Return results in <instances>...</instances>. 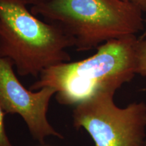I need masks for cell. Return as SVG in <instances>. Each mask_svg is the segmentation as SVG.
<instances>
[{
	"label": "cell",
	"mask_w": 146,
	"mask_h": 146,
	"mask_svg": "<svg viewBox=\"0 0 146 146\" xmlns=\"http://www.w3.org/2000/svg\"><path fill=\"white\" fill-rule=\"evenodd\" d=\"M114 94L102 93L76 105L73 126L85 129L96 146H143L146 104L133 102L122 108L115 104Z\"/></svg>",
	"instance_id": "obj_4"
},
{
	"label": "cell",
	"mask_w": 146,
	"mask_h": 146,
	"mask_svg": "<svg viewBox=\"0 0 146 146\" xmlns=\"http://www.w3.org/2000/svg\"><path fill=\"white\" fill-rule=\"evenodd\" d=\"M146 37V20L145 21V29H144V31H143V33L142 35L140 36V39H143V38H145Z\"/></svg>",
	"instance_id": "obj_10"
},
{
	"label": "cell",
	"mask_w": 146,
	"mask_h": 146,
	"mask_svg": "<svg viewBox=\"0 0 146 146\" xmlns=\"http://www.w3.org/2000/svg\"><path fill=\"white\" fill-rule=\"evenodd\" d=\"M143 146H146V138L145 139V141H144V142H143Z\"/></svg>",
	"instance_id": "obj_11"
},
{
	"label": "cell",
	"mask_w": 146,
	"mask_h": 146,
	"mask_svg": "<svg viewBox=\"0 0 146 146\" xmlns=\"http://www.w3.org/2000/svg\"><path fill=\"white\" fill-rule=\"evenodd\" d=\"M6 114L0 104V146H14L5 132L4 116Z\"/></svg>",
	"instance_id": "obj_7"
},
{
	"label": "cell",
	"mask_w": 146,
	"mask_h": 146,
	"mask_svg": "<svg viewBox=\"0 0 146 146\" xmlns=\"http://www.w3.org/2000/svg\"><path fill=\"white\" fill-rule=\"evenodd\" d=\"M135 35L106 42L86 59L63 62L45 69L29 87L56 90V101L64 106H74L102 93H116L133 79L135 72L134 44Z\"/></svg>",
	"instance_id": "obj_1"
},
{
	"label": "cell",
	"mask_w": 146,
	"mask_h": 146,
	"mask_svg": "<svg viewBox=\"0 0 146 146\" xmlns=\"http://www.w3.org/2000/svg\"><path fill=\"white\" fill-rule=\"evenodd\" d=\"M31 12L60 27L78 52L145 29L142 10L123 0H47L32 6Z\"/></svg>",
	"instance_id": "obj_2"
},
{
	"label": "cell",
	"mask_w": 146,
	"mask_h": 146,
	"mask_svg": "<svg viewBox=\"0 0 146 146\" xmlns=\"http://www.w3.org/2000/svg\"><path fill=\"white\" fill-rule=\"evenodd\" d=\"M21 1L26 3L27 5H31L32 6H33V5L40 4V3L44 2L47 0H21Z\"/></svg>",
	"instance_id": "obj_9"
},
{
	"label": "cell",
	"mask_w": 146,
	"mask_h": 146,
	"mask_svg": "<svg viewBox=\"0 0 146 146\" xmlns=\"http://www.w3.org/2000/svg\"><path fill=\"white\" fill-rule=\"evenodd\" d=\"M21 0H0V56L13 62L18 74L39 77L71 57L72 39L55 24L43 22Z\"/></svg>",
	"instance_id": "obj_3"
},
{
	"label": "cell",
	"mask_w": 146,
	"mask_h": 146,
	"mask_svg": "<svg viewBox=\"0 0 146 146\" xmlns=\"http://www.w3.org/2000/svg\"><path fill=\"white\" fill-rule=\"evenodd\" d=\"M123 1L131 2L139 7L142 12H146V0H123Z\"/></svg>",
	"instance_id": "obj_8"
},
{
	"label": "cell",
	"mask_w": 146,
	"mask_h": 146,
	"mask_svg": "<svg viewBox=\"0 0 146 146\" xmlns=\"http://www.w3.org/2000/svg\"><path fill=\"white\" fill-rule=\"evenodd\" d=\"M134 53L136 74L146 76V37L137 39L134 44Z\"/></svg>",
	"instance_id": "obj_6"
},
{
	"label": "cell",
	"mask_w": 146,
	"mask_h": 146,
	"mask_svg": "<svg viewBox=\"0 0 146 146\" xmlns=\"http://www.w3.org/2000/svg\"><path fill=\"white\" fill-rule=\"evenodd\" d=\"M10 59L0 56V104L5 114H18L31 136L42 144L53 136L63 139L49 122L47 111L50 100L56 93L53 87H43L33 92L22 85Z\"/></svg>",
	"instance_id": "obj_5"
}]
</instances>
